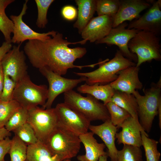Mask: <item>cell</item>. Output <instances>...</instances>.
<instances>
[{
    "instance_id": "obj_47",
    "label": "cell",
    "mask_w": 161,
    "mask_h": 161,
    "mask_svg": "<svg viewBox=\"0 0 161 161\" xmlns=\"http://www.w3.org/2000/svg\"></svg>"
},
{
    "instance_id": "obj_44",
    "label": "cell",
    "mask_w": 161,
    "mask_h": 161,
    "mask_svg": "<svg viewBox=\"0 0 161 161\" xmlns=\"http://www.w3.org/2000/svg\"><path fill=\"white\" fill-rule=\"evenodd\" d=\"M108 157L107 155L101 156L100 157L98 161H108Z\"/></svg>"
},
{
    "instance_id": "obj_29",
    "label": "cell",
    "mask_w": 161,
    "mask_h": 161,
    "mask_svg": "<svg viewBox=\"0 0 161 161\" xmlns=\"http://www.w3.org/2000/svg\"><path fill=\"white\" fill-rule=\"evenodd\" d=\"M117 161H143L140 147L124 145L122 149L118 151Z\"/></svg>"
},
{
    "instance_id": "obj_36",
    "label": "cell",
    "mask_w": 161,
    "mask_h": 161,
    "mask_svg": "<svg viewBox=\"0 0 161 161\" xmlns=\"http://www.w3.org/2000/svg\"><path fill=\"white\" fill-rule=\"evenodd\" d=\"M61 14L63 17L66 20L69 21H73L77 17V10L73 6L66 5L62 8Z\"/></svg>"
},
{
    "instance_id": "obj_19",
    "label": "cell",
    "mask_w": 161,
    "mask_h": 161,
    "mask_svg": "<svg viewBox=\"0 0 161 161\" xmlns=\"http://www.w3.org/2000/svg\"><path fill=\"white\" fill-rule=\"evenodd\" d=\"M89 129L94 134L99 136L103 142L108 149L107 156L111 161H117V149L115 144V135L117 129L113 125L110 120L99 125H91Z\"/></svg>"
},
{
    "instance_id": "obj_5",
    "label": "cell",
    "mask_w": 161,
    "mask_h": 161,
    "mask_svg": "<svg viewBox=\"0 0 161 161\" xmlns=\"http://www.w3.org/2000/svg\"><path fill=\"white\" fill-rule=\"evenodd\" d=\"M81 143L78 136L58 124L45 144L54 155L59 156L64 160L77 155Z\"/></svg>"
},
{
    "instance_id": "obj_39",
    "label": "cell",
    "mask_w": 161,
    "mask_h": 161,
    "mask_svg": "<svg viewBox=\"0 0 161 161\" xmlns=\"http://www.w3.org/2000/svg\"><path fill=\"white\" fill-rule=\"evenodd\" d=\"M14 1V0H0V10L5 11L7 6Z\"/></svg>"
},
{
    "instance_id": "obj_18",
    "label": "cell",
    "mask_w": 161,
    "mask_h": 161,
    "mask_svg": "<svg viewBox=\"0 0 161 161\" xmlns=\"http://www.w3.org/2000/svg\"><path fill=\"white\" fill-rule=\"evenodd\" d=\"M121 130L117 133L115 138L118 144H123L140 147L142 146L141 131L145 132L139 121L131 117L123 123Z\"/></svg>"
},
{
    "instance_id": "obj_42",
    "label": "cell",
    "mask_w": 161,
    "mask_h": 161,
    "mask_svg": "<svg viewBox=\"0 0 161 161\" xmlns=\"http://www.w3.org/2000/svg\"><path fill=\"white\" fill-rule=\"evenodd\" d=\"M62 158L59 156L55 155L51 161H63Z\"/></svg>"
},
{
    "instance_id": "obj_34",
    "label": "cell",
    "mask_w": 161,
    "mask_h": 161,
    "mask_svg": "<svg viewBox=\"0 0 161 161\" xmlns=\"http://www.w3.org/2000/svg\"><path fill=\"white\" fill-rule=\"evenodd\" d=\"M14 24L12 21L6 15L5 11L0 10V30L5 41L11 42V35L13 33Z\"/></svg>"
},
{
    "instance_id": "obj_33",
    "label": "cell",
    "mask_w": 161,
    "mask_h": 161,
    "mask_svg": "<svg viewBox=\"0 0 161 161\" xmlns=\"http://www.w3.org/2000/svg\"><path fill=\"white\" fill-rule=\"evenodd\" d=\"M53 0H35L38 14L36 25L38 27L44 28L48 23L47 15L48 10Z\"/></svg>"
},
{
    "instance_id": "obj_9",
    "label": "cell",
    "mask_w": 161,
    "mask_h": 161,
    "mask_svg": "<svg viewBox=\"0 0 161 161\" xmlns=\"http://www.w3.org/2000/svg\"><path fill=\"white\" fill-rule=\"evenodd\" d=\"M39 70L49 83L47 99L42 107L44 109L51 108L53 102L58 95L73 90L79 84L86 80L84 77L77 79L64 78L47 67H43Z\"/></svg>"
},
{
    "instance_id": "obj_13",
    "label": "cell",
    "mask_w": 161,
    "mask_h": 161,
    "mask_svg": "<svg viewBox=\"0 0 161 161\" xmlns=\"http://www.w3.org/2000/svg\"><path fill=\"white\" fill-rule=\"evenodd\" d=\"M21 44L13 46L1 61L4 75L16 83L27 74L24 52L20 49Z\"/></svg>"
},
{
    "instance_id": "obj_11",
    "label": "cell",
    "mask_w": 161,
    "mask_h": 161,
    "mask_svg": "<svg viewBox=\"0 0 161 161\" xmlns=\"http://www.w3.org/2000/svg\"><path fill=\"white\" fill-rule=\"evenodd\" d=\"M55 108L58 124L78 136L88 132L91 121L79 112L64 102Z\"/></svg>"
},
{
    "instance_id": "obj_14",
    "label": "cell",
    "mask_w": 161,
    "mask_h": 161,
    "mask_svg": "<svg viewBox=\"0 0 161 161\" xmlns=\"http://www.w3.org/2000/svg\"><path fill=\"white\" fill-rule=\"evenodd\" d=\"M161 0L154 1L152 5L142 16L132 20L127 28L134 29L153 33L156 35L161 32Z\"/></svg>"
},
{
    "instance_id": "obj_16",
    "label": "cell",
    "mask_w": 161,
    "mask_h": 161,
    "mask_svg": "<svg viewBox=\"0 0 161 161\" xmlns=\"http://www.w3.org/2000/svg\"><path fill=\"white\" fill-rule=\"evenodd\" d=\"M139 69L136 66L122 69L118 72L116 79L110 84L115 90L129 94L141 90L143 85L139 77Z\"/></svg>"
},
{
    "instance_id": "obj_32",
    "label": "cell",
    "mask_w": 161,
    "mask_h": 161,
    "mask_svg": "<svg viewBox=\"0 0 161 161\" xmlns=\"http://www.w3.org/2000/svg\"><path fill=\"white\" fill-rule=\"evenodd\" d=\"M17 136L27 145L33 144L38 140L31 126L27 122L13 131Z\"/></svg>"
},
{
    "instance_id": "obj_21",
    "label": "cell",
    "mask_w": 161,
    "mask_h": 161,
    "mask_svg": "<svg viewBox=\"0 0 161 161\" xmlns=\"http://www.w3.org/2000/svg\"><path fill=\"white\" fill-rule=\"evenodd\" d=\"M75 1L78 7L77 19L73 24L78 33L82 31L93 18L96 12V0H76Z\"/></svg>"
},
{
    "instance_id": "obj_1",
    "label": "cell",
    "mask_w": 161,
    "mask_h": 161,
    "mask_svg": "<svg viewBox=\"0 0 161 161\" xmlns=\"http://www.w3.org/2000/svg\"><path fill=\"white\" fill-rule=\"evenodd\" d=\"M83 40L71 42L63 38L59 32L44 41H28L24 47V52L33 66L38 69L47 67L61 75L66 74L70 69L94 67L99 63L79 66L74 64L75 61L83 57L86 53V48L77 47L71 48L72 44H85Z\"/></svg>"
},
{
    "instance_id": "obj_20",
    "label": "cell",
    "mask_w": 161,
    "mask_h": 161,
    "mask_svg": "<svg viewBox=\"0 0 161 161\" xmlns=\"http://www.w3.org/2000/svg\"><path fill=\"white\" fill-rule=\"evenodd\" d=\"M92 132H87L79 136L81 143L84 147L85 154L79 155L77 159L79 161H98L100 157L107 155L104 151L106 146L104 143H99L94 137Z\"/></svg>"
},
{
    "instance_id": "obj_45",
    "label": "cell",
    "mask_w": 161,
    "mask_h": 161,
    "mask_svg": "<svg viewBox=\"0 0 161 161\" xmlns=\"http://www.w3.org/2000/svg\"><path fill=\"white\" fill-rule=\"evenodd\" d=\"M63 161H71L70 159H66L65 160Z\"/></svg>"
},
{
    "instance_id": "obj_23",
    "label": "cell",
    "mask_w": 161,
    "mask_h": 161,
    "mask_svg": "<svg viewBox=\"0 0 161 161\" xmlns=\"http://www.w3.org/2000/svg\"><path fill=\"white\" fill-rule=\"evenodd\" d=\"M111 101L126 111L131 117L139 120L137 103L133 94L115 90Z\"/></svg>"
},
{
    "instance_id": "obj_40",
    "label": "cell",
    "mask_w": 161,
    "mask_h": 161,
    "mask_svg": "<svg viewBox=\"0 0 161 161\" xmlns=\"http://www.w3.org/2000/svg\"><path fill=\"white\" fill-rule=\"evenodd\" d=\"M11 135L10 132L7 130L5 127L0 128V141Z\"/></svg>"
},
{
    "instance_id": "obj_10",
    "label": "cell",
    "mask_w": 161,
    "mask_h": 161,
    "mask_svg": "<svg viewBox=\"0 0 161 161\" xmlns=\"http://www.w3.org/2000/svg\"><path fill=\"white\" fill-rule=\"evenodd\" d=\"M128 24V23L124 22L116 27L112 28L107 36L95 42L97 44H105L109 46H117L119 50L125 57L136 64L137 60V56L130 51L128 44L140 30L126 28Z\"/></svg>"
},
{
    "instance_id": "obj_22",
    "label": "cell",
    "mask_w": 161,
    "mask_h": 161,
    "mask_svg": "<svg viewBox=\"0 0 161 161\" xmlns=\"http://www.w3.org/2000/svg\"><path fill=\"white\" fill-rule=\"evenodd\" d=\"M77 91L80 93L89 95L106 105L111 101L115 90L110 84L89 85L86 83L79 86Z\"/></svg>"
},
{
    "instance_id": "obj_30",
    "label": "cell",
    "mask_w": 161,
    "mask_h": 161,
    "mask_svg": "<svg viewBox=\"0 0 161 161\" xmlns=\"http://www.w3.org/2000/svg\"><path fill=\"white\" fill-rule=\"evenodd\" d=\"M28 110L20 106L13 113L6 123L4 127L9 132L27 122Z\"/></svg>"
},
{
    "instance_id": "obj_25",
    "label": "cell",
    "mask_w": 161,
    "mask_h": 161,
    "mask_svg": "<svg viewBox=\"0 0 161 161\" xmlns=\"http://www.w3.org/2000/svg\"><path fill=\"white\" fill-rule=\"evenodd\" d=\"M142 146L144 147L146 161H160L161 155L157 149L158 142L148 137V134L141 131Z\"/></svg>"
},
{
    "instance_id": "obj_37",
    "label": "cell",
    "mask_w": 161,
    "mask_h": 161,
    "mask_svg": "<svg viewBox=\"0 0 161 161\" xmlns=\"http://www.w3.org/2000/svg\"><path fill=\"white\" fill-rule=\"evenodd\" d=\"M11 139L9 137L0 141V161H4L5 155L8 153L11 145Z\"/></svg>"
},
{
    "instance_id": "obj_41",
    "label": "cell",
    "mask_w": 161,
    "mask_h": 161,
    "mask_svg": "<svg viewBox=\"0 0 161 161\" xmlns=\"http://www.w3.org/2000/svg\"><path fill=\"white\" fill-rule=\"evenodd\" d=\"M4 74L1 64L0 62V99L2 93L4 82Z\"/></svg>"
},
{
    "instance_id": "obj_27",
    "label": "cell",
    "mask_w": 161,
    "mask_h": 161,
    "mask_svg": "<svg viewBox=\"0 0 161 161\" xmlns=\"http://www.w3.org/2000/svg\"><path fill=\"white\" fill-rule=\"evenodd\" d=\"M27 144L15 135L11 139L8 153L10 161H25L27 159Z\"/></svg>"
},
{
    "instance_id": "obj_17",
    "label": "cell",
    "mask_w": 161,
    "mask_h": 161,
    "mask_svg": "<svg viewBox=\"0 0 161 161\" xmlns=\"http://www.w3.org/2000/svg\"><path fill=\"white\" fill-rule=\"evenodd\" d=\"M120 0L119 7L113 19L112 28L126 21H131L140 17V13L150 7L148 1Z\"/></svg>"
},
{
    "instance_id": "obj_26",
    "label": "cell",
    "mask_w": 161,
    "mask_h": 161,
    "mask_svg": "<svg viewBox=\"0 0 161 161\" xmlns=\"http://www.w3.org/2000/svg\"><path fill=\"white\" fill-rule=\"evenodd\" d=\"M106 106L109 113L111 122L117 129L121 128L125 120L131 117L126 111L112 102H109Z\"/></svg>"
},
{
    "instance_id": "obj_46",
    "label": "cell",
    "mask_w": 161,
    "mask_h": 161,
    "mask_svg": "<svg viewBox=\"0 0 161 161\" xmlns=\"http://www.w3.org/2000/svg\"><path fill=\"white\" fill-rule=\"evenodd\" d=\"M25 161H27V160L26 159V160H25Z\"/></svg>"
},
{
    "instance_id": "obj_4",
    "label": "cell",
    "mask_w": 161,
    "mask_h": 161,
    "mask_svg": "<svg viewBox=\"0 0 161 161\" xmlns=\"http://www.w3.org/2000/svg\"><path fill=\"white\" fill-rule=\"evenodd\" d=\"M64 94V103L76 110L91 122L110 120L106 106L92 95L82 96L73 90Z\"/></svg>"
},
{
    "instance_id": "obj_8",
    "label": "cell",
    "mask_w": 161,
    "mask_h": 161,
    "mask_svg": "<svg viewBox=\"0 0 161 161\" xmlns=\"http://www.w3.org/2000/svg\"><path fill=\"white\" fill-rule=\"evenodd\" d=\"M27 122L32 128L38 140L45 143L58 124L55 108L44 109L36 106L28 109Z\"/></svg>"
},
{
    "instance_id": "obj_24",
    "label": "cell",
    "mask_w": 161,
    "mask_h": 161,
    "mask_svg": "<svg viewBox=\"0 0 161 161\" xmlns=\"http://www.w3.org/2000/svg\"><path fill=\"white\" fill-rule=\"evenodd\" d=\"M55 155L44 143L38 140L35 143L27 145L28 161H51Z\"/></svg>"
},
{
    "instance_id": "obj_7",
    "label": "cell",
    "mask_w": 161,
    "mask_h": 161,
    "mask_svg": "<svg viewBox=\"0 0 161 161\" xmlns=\"http://www.w3.org/2000/svg\"><path fill=\"white\" fill-rule=\"evenodd\" d=\"M48 93L46 85L35 84L27 74L16 83L13 100L28 110L39 105L44 106L47 99Z\"/></svg>"
},
{
    "instance_id": "obj_6",
    "label": "cell",
    "mask_w": 161,
    "mask_h": 161,
    "mask_svg": "<svg viewBox=\"0 0 161 161\" xmlns=\"http://www.w3.org/2000/svg\"><path fill=\"white\" fill-rule=\"evenodd\" d=\"M160 39L151 32L140 30L129 42L128 47L132 53L137 57L136 66L153 60H161Z\"/></svg>"
},
{
    "instance_id": "obj_3",
    "label": "cell",
    "mask_w": 161,
    "mask_h": 161,
    "mask_svg": "<svg viewBox=\"0 0 161 161\" xmlns=\"http://www.w3.org/2000/svg\"><path fill=\"white\" fill-rule=\"evenodd\" d=\"M99 64V68L92 71L73 73L77 76L85 77V82L88 84L105 85L115 80L120 71L136 65V63L125 57L119 50H117L113 58Z\"/></svg>"
},
{
    "instance_id": "obj_35",
    "label": "cell",
    "mask_w": 161,
    "mask_h": 161,
    "mask_svg": "<svg viewBox=\"0 0 161 161\" xmlns=\"http://www.w3.org/2000/svg\"><path fill=\"white\" fill-rule=\"evenodd\" d=\"M16 83L9 76L4 75V82L0 101L8 102L13 100Z\"/></svg>"
},
{
    "instance_id": "obj_43",
    "label": "cell",
    "mask_w": 161,
    "mask_h": 161,
    "mask_svg": "<svg viewBox=\"0 0 161 161\" xmlns=\"http://www.w3.org/2000/svg\"><path fill=\"white\" fill-rule=\"evenodd\" d=\"M159 116V126L160 129H161V106H160L159 109L158 114Z\"/></svg>"
},
{
    "instance_id": "obj_28",
    "label": "cell",
    "mask_w": 161,
    "mask_h": 161,
    "mask_svg": "<svg viewBox=\"0 0 161 161\" xmlns=\"http://www.w3.org/2000/svg\"><path fill=\"white\" fill-rule=\"evenodd\" d=\"M120 4V0H96V12L98 16L107 15L114 18Z\"/></svg>"
},
{
    "instance_id": "obj_12",
    "label": "cell",
    "mask_w": 161,
    "mask_h": 161,
    "mask_svg": "<svg viewBox=\"0 0 161 161\" xmlns=\"http://www.w3.org/2000/svg\"><path fill=\"white\" fill-rule=\"evenodd\" d=\"M28 1V0L25 1L21 12L19 15L10 16V19L14 24L13 32V36L11 38V43L20 44L27 40L44 41L48 39L57 32L54 30L46 33L37 32L31 29L24 22L22 19L23 17L26 13L27 9Z\"/></svg>"
},
{
    "instance_id": "obj_31",
    "label": "cell",
    "mask_w": 161,
    "mask_h": 161,
    "mask_svg": "<svg viewBox=\"0 0 161 161\" xmlns=\"http://www.w3.org/2000/svg\"><path fill=\"white\" fill-rule=\"evenodd\" d=\"M20 106L14 100L8 102L0 101V128L4 127L13 113Z\"/></svg>"
},
{
    "instance_id": "obj_38",
    "label": "cell",
    "mask_w": 161,
    "mask_h": 161,
    "mask_svg": "<svg viewBox=\"0 0 161 161\" xmlns=\"http://www.w3.org/2000/svg\"><path fill=\"white\" fill-rule=\"evenodd\" d=\"M11 43L4 41L0 47V62L12 48Z\"/></svg>"
},
{
    "instance_id": "obj_2",
    "label": "cell",
    "mask_w": 161,
    "mask_h": 161,
    "mask_svg": "<svg viewBox=\"0 0 161 161\" xmlns=\"http://www.w3.org/2000/svg\"><path fill=\"white\" fill-rule=\"evenodd\" d=\"M141 95L138 90L132 94L138 105V116L140 124L147 134L151 131L154 120L158 114L161 106V78L156 83H152L151 87L144 90Z\"/></svg>"
},
{
    "instance_id": "obj_15",
    "label": "cell",
    "mask_w": 161,
    "mask_h": 161,
    "mask_svg": "<svg viewBox=\"0 0 161 161\" xmlns=\"http://www.w3.org/2000/svg\"><path fill=\"white\" fill-rule=\"evenodd\" d=\"M113 19L107 15L93 17L80 34L83 40L93 43L104 38L112 28Z\"/></svg>"
}]
</instances>
